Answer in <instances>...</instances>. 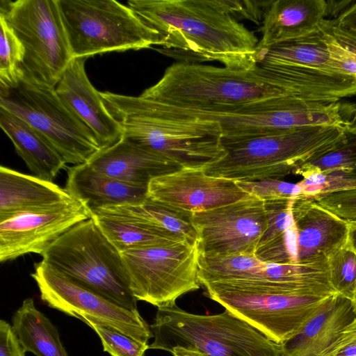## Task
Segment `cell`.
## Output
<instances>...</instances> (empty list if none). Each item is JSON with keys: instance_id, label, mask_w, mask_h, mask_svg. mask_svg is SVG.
I'll return each mask as SVG.
<instances>
[{"instance_id": "cell-39", "label": "cell", "mask_w": 356, "mask_h": 356, "mask_svg": "<svg viewBox=\"0 0 356 356\" xmlns=\"http://www.w3.org/2000/svg\"><path fill=\"white\" fill-rule=\"evenodd\" d=\"M24 350L13 326L0 321V356H25Z\"/></svg>"}, {"instance_id": "cell-27", "label": "cell", "mask_w": 356, "mask_h": 356, "mask_svg": "<svg viewBox=\"0 0 356 356\" xmlns=\"http://www.w3.org/2000/svg\"><path fill=\"white\" fill-rule=\"evenodd\" d=\"M98 210L128 214L163 227L192 243H197V234L191 220L192 213L149 197L138 204L108 206Z\"/></svg>"}, {"instance_id": "cell-18", "label": "cell", "mask_w": 356, "mask_h": 356, "mask_svg": "<svg viewBox=\"0 0 356 356\" xmlns=\"http://www.w3.org/2000/svg\"><path fill=\"white\" fill-rule=\"evenodd\" d=\"M87 58H73L55 87L63 103L95 136L101 149L122 137L118 121L111 115L86 72Z\"/></svg>"}, {"instance_id": "cell-32", "label": "cell", "mask_w": 356, "mask_h": 356, "mask_svg": "<svg viewBox=\"0 0 356 356\" xmlns=\"http://www.w3.org/2000/svg\"><path fill=\"white\" fill-rule=\"evenodd\" d=\"M339 169L356 170V134L347 131V138L343 143L305 163L296 175Z\"/></svg>"}, {"instance_id": "cell-7", "label": "cell", "mask_w": 356, "mask_h": 356, "mask_svg": "<svg viewBox=\"0 0 356 356\" xmlns=\"http://www.w3.org/2000/svg\"><path fill=\"white\" fill-rule=\"evenodd\" d=\"M41 257L48 266L122 307L138 309L137 300L129 289L128 276L121 253L106 238L92 218L62 234Z\"/></svg>"}, {"instance_id": "cell-21", "label": "cell", "mask_w": 356, "mask_h": 356, "mask_svg": "<svg viewBox=\"0 0 356 356\" xmlns=\"http://www.w3.org/2000/svg\"><path fill=\"white\" fill-rule=\"evenodd\" d=\"M327 15L325 0L270 1L261 22V37L257 49L309 35Z\"/></svg>"}, {"instance_id": "cell-10", "label": "cell", "mask_w": 356, "mask_h": 356, "mask_svg": "<svg viewBox=\"0 0 356 356\" xmlns=\"http://www.w3.org/2000/svg\"><path fill=\"white\" fill-rule=\"evenodd\" d=\"M0 107L36 129L66 164L86 163L101 149L93 133L63 103L54 87L21 77L13 86H0Z\"/></svg>"}, {"instance_id": "cell-37", "label": "cell", "mask_w": 356, "mask_h": 356, "mask_svg": "<svg viewBox=\"0 0 356 356\" xmlns=\"http://www.w3.org/2000/svg\"><path fill=\"white\" fill-rule=\"evenodd\" d=\"M270 1H220L222 7L238 20L245 18L255 23L262 21Z\"/></svg>"}, {"instance_id": "cell-3", "label": "cell", "mask_w": 356, "mask_h": 356, "mask_svg": "<svg viewBox=\"0 0 356 356\" xmlns=\"http://www.w3.org/2000/svg\"><path fill=\"white\" fill-rule=\"evenodd\" d=\"M140 96L177 108L227 115L293 95L257 66L243 70L180 61L169 66Z\"/></svg>"}, {"instance_id": "cell-13", "label": "cell", "mask_w": 356, "mask_h": 356, "mask_svg": "<svg viewBox=\"0 0 356 356\" xmlns=\"http://www.w3.org/2000/svg\"><path fill=\"white\" fill-rule=\"evenodd\" d=\"M31 276L49 307L70 316L92 319L143 344L153 332L138 309H129L40 261Z\"/></svg>"}, {"instance_id": "cell-17", "label": "cell", "mask_w": 356, "mask_h": 356, "mask_svg": "<svg viewBox=\"0 0 356 356\" xmlns=\"http://www.w3.org/2000/svg\"><path fill=\"white\" fill-rule=\"evenodd\" d=\"M147 197L189 213L210 210L253 195L236 181L207 175L202 168H182L152 179Z\"/></svg>"}, {"instance_id": "cell-23", "label": "cell", "mask_w": 356, "mask_h": 356, "mask_svg": "<svg viewBox=\"0 0 356 356\" xmlns=\"http://www.w3.org/2000/svg\"><path fill=\"white\" fill-rule=\"evenodd\" d=\"M72 198L65 188L53 181L0 167V222Z\"/></svg>"}, {"instance_id": "cell-11", "label": "cell", "mask_w": 356, "mask_h": 356, "mask_svg": "<svg viewBox=\"0 0 356 356\" xmlns=\"http://www.w3.org/2000/svg\"><path fill=\"white\" fill-rule=\"evenodd\" d=\"M120 253L129 289L137 300L172 307L179 297L200 288L197 243L170 242Z\"/></svg>"}, {"instance_id": "cell-26", "label": "cell", "mask_w": 356, "mask_h": 356, "mask_svg": "<svg viewBox=\"0 0 356 356\" xmlns=\"http://www.w3.org/2000/svg\"><path fill=\"white\" fill-rule=\"evenodd\" d=\"M12 326L24 350L36 356H68L59 332L51 321L25 299L12 318Z\"/></svg>"}, {"instance_id": "cell-9", "label": "cell", "mask_w": 356, "mask_h": 356, "mask_svg": "<svg viewBox=\"0 0 356 356\" xmlns=\"http://www.w3.org/2000/svg\"><path fill=\"white\" fill-rule=\"evenodd\" d=\"M0 15L24 46L22 78L55 88L73 58L58 0H1Z\"/></svg>"}, {"instance_id": "cell-6", "label": "cell", "mask_w": 356, "mask_h": 356, "mask_svg": "<svg viewBox=\"0 0 356 356\" xmlns=\"http://www.w3.org/2000/svg\"><path fill=\"white\" fill-rule=\"evenodd\" d=\"M256 66L287 92L332 104L356 95V79L332 60L318 30L302 38L256 49Z\"/></svg>"}, {"instance_id": "cell-41", "label": "cell", "mask_w": 356, "mask_h": 356, "mask_svg": "<svg viewBox=\"0 0 356 356\" xmlns=\"http://www.w3.org/2000/svg\"><path fill=\"white\" fill-rule=\"evenodd\" d=\"M347 236L345 247L356 254V220L347 221Z\"/></svg>"}, {"instance_id": "cell-12", "label": "cell", "mask_w": 356, "mask_h": 356, "mask_svg": "<svg viewBox=\"0 0 356 356\" xmlns=\"http://www.w3.org/2000/svg\"><path fill=\"white\" fill-rule=\"evenodd\" d=\"M202 286L205 296L278 344L294 336L330 296L238 289L219 283Z\"/></svg>"}, {"instance_id": "cell-8", "label": "cell", "mask_w": 356, "mask_h": 356, "mask_svg": "<svg viewBox=\"0 0 356 356\" xmlns=\"http://www.w3.org/2000/svg\"><path fill=\"white\" fill-rule=\"evenodd\" d=\"M73 58L160 46L159 33L114 0H58Z\"/></svg>"}, {"instance_id": "cell-35", "label": "cell", "mask_w": 356, "mask_h": 356, "mask_svg": "<svg viewBox=\"0 0 356 356\" xmlns=\"http://www.w3.org/2000/svg\"><path fill=\"white\" fill-rule=\"evenodd\" d=\"M244 191L264 201L275 199H290L302 195L298 183L275 179L252 181H236Z\"/></svg>"}, {"instance_id": "cell-36", "label": "cell", "mask_w": 356, "mask_h": 356, "mask_svg": "<svg viewBox=\"0 0 356 356\" xmlns=\"http://www.w3.org/2000/svg\"><path fill=\"white\" fill-rule=\"evenodd\" d=\"M313 199L323 208L346 220H356V188L316 195Z\"/></svg>"}, {"instance_id": "cell-15", "label": "cell", "mask_w": 356, "mask_h": 356, "mask_svg": "<svg viewBox=\"0 0 356 356\" xmlns=\"http://www.w3.org/2000/svg\"><path fill=\"white\" fill-rule=\"evenodd\" d=\"M291 211L292 224L272 243L280 264L327 261L334 251L345 246L347 221L321 207L312 197H295Z\"/></svg>"}, {"instance_id": "cell-42", "label": "cell", "mask_w": 356, "mask_h": 356, "mask_svg": "<svg viewBox=\"0 0 356 356\" xmlns=\"http://www.w3.org/2000/svg\"><path fill=\"white\" fill-rule=\"evenodd\" d=\"M172 356H208L202 351L192 347L175 346L170 352Z\"/></svg>"}, {"instance_id": "cell-19", "label": "cell", "mask_w": 356, "mask_h": 356, "mask_svg": "<svg viewBox=\"0 0 356 356\" xmlns=\"http://www.w3.org/2000/svg\"><path fill=\"white\" fill-rule=\"evenodd\" d=\"M86 163L110 177L145 188L154 178L183 168L168 157L122 137L99 149Z\"/></svg>"}, {"instance_id": "cell-43", "label": "cell", "mask_w": 356, "mask_h": 356, "mask_svg": "<svg viewBox=\"0 0 356 356\" xmlns=\"http://www.w3.org/2000/svg\"><path fill=\"white\" fill-rule=\"evenodd\" d=\"M352 302H353L354 309H355V314H356V292H355V294L354 299H353V300Z\"/></svg>"}, {"instance_id": "cell-1", "label": "cell", "mask_w": 356, "mask_h": 356, "mask_svg": "<svg viewBox=\"0 0 356 356\" xmlns=\"http://www.w3.org/2000/svg\"><path fill=\"white\" fill-rule=\"evenodd\" d=\"M127 4L159 33L163 50L231 68L256 67L259 39L220 1L129 0Z\"/></svg>"}, {"instance_id": "cell-34", "label": "cell", "mask_w": 356, "mask_h": 356, "mask_svg": "<svg viewBox=\"0 0 356 356\" xmlns=\"http://www.w3.org/2000/svg\"><path fill=\"white\" fill-rule=\"evenodd\" d=\"M294 198L264 201L266 227L257 248L280 237L292 224L291 207Z\"/></svg>"}, {"instance_id": "cell-16", "label": "cell", "mask_w": 356, "mask_h": 356, "mask_svg": "<svg viewBox=\"0 0 356 356\" xmlns=\"http://www.w3.org/2000/svg\"><path fill=\"white\" fill-rule=\"evenodd\" d=\"M90 218V212L72 198L1 221L0 261L30 253L41 255L62 234Z\"/></svg>"}, {"instance_id": "cell-5", "label": "cell", "mask_w": 356, "mask_h": 356, "mask_svg": "<svg viewBox=\"0 0 356 356\" xmlns=\"http://www.w3.org/2000/svg\"><path fill=\"white\" fill-rule=\"evenodd\" d=\"M149 349L170 352L175 346L195 348L208 356H284L281 344L229 311L200 315L177 305L158 307L150 325Z\"/></svg>"}, {"instance_id": "cell-22", "label": "cell", "mask_w": 356, "mask_h": 356, "mask_svg": "<svg viewBox=\"0 0 356 356\" xmlns=\"http://www.w3.org/2000/svg\"><path fill=\"white\" fill-rule=\"evenodd\" d=\"M67 170L65 188L90 213L108 206L138 204L147 197V188L110 177L86 162Z\"/></svg>"}, {"instance_id": "cell-38", "label": "cell", "mask_w": 356, "mask_h": 356, "mask_svg": "<svg viewBox=\"0 0 356 356\" xmlns=\"http://www.w3.org/2000/svg\"><path fill=\"white\" fill-rule=\"evenodd\" d=\"M325 356H356V318L344 327Z\"/></svg>"}, {"instance_id": "cell-33", "label": "cell", "mask_w": 356, "mask_h": 356, "mask_svg": "<svg viewBox=\"0 0 356 356\" xmlns=\"http://www.w3.org/2000/svg\"><path fill=\"white\" fill-rule=\"evenodd\" d=\"M90 327L99 336L104 351L111 356H144L149 344L138 342L117 330L81 316L79 318Z\"/></svg>"}, {"instance_id": "cell-25", "label": "cell", "mask_w": 356, "mask_h": 356, "mask_svg": "<svg viewBox=\"0 0 356 356\" xmlns=\"http://www.w3.org/2000/svg\"><path fill=\"white\" fill-rule=\"evenodd\" d=\"M91 218L120 252L165 243L189 242L163 227L128 214L97 210L91 213Z\"/></svg>"}, {"instance_id": "cell-40", "label": "cell", "mask_w": 356, "mask_h": 356, "mask_svg": "<svg viewBox=\"0 0 356 356\" xmlns=\"http://www.w3.org/2000/svg\"><path fill=\"white\" fill-rule=\"evenodd\" d=\"M340 113L346 131L356 134V104L341 103Z\"/></svg>"}, {"instance_id": "cell-2", "label": "cell", "mask_w": 356, "mask_h": 356, "mask_svg": "<svg viewBox=\"0 0 356 356\" xmlns=\"http://www.w3.org/2000/svg\"><path fill=\"white\" fill-rule=\"evenodd\" d=\"M118 121L122 138L172 160L183 168H202L222 159L225 150L216 121L138 97L101 92Z\"/></svg>"}, {"instance_id": "cell-4", "label": "cell", "mask_w": 356, "mask_h": 356, "mask_svg": "<svg viewBox=\"0 0 356 356\" xmlns=\"http://www.w3.org/2000/svg\"><path fill=\"white\" fill-rule=\"evenodd\" d=\"M347 138L343 125L302 127L254 138L224 142L225 156L204 170L235 181L280 179Z\"/></svg>"}, {"instance_id": "cell-24", "label": "cell", "mask_w": 356, "mask_h": 356, "mask_svg": "<svg viewBox=\"0 0 356 356\" xmlns=\"http://www.w3.org/2000/svg\"><path fill=\"white\" fill-rule=\"evenodd\" d=\"M0 126L35 176L53 181L65 166L66 163L42 134L22 118L1 107Z\"/></svg>"}, {"instance_id": "cell-20", "label": "cell", "mask_w": 356, "mask_h": 356, "mask_svg": "<svg viewBox=\"0 0 356 356\" xmlns=\"http://www.w3.org/2000/svg\"><path fill=\"white\" fill-rule=\"evenodd\" d=\"M355 318L351 300L338 293L330 296L294 336L281 344L284 356H325Z\"/></svg>"}, {"instance_id": "cell-14", "label": "cell", "mask_w": 356, "mask_h": 356, "mask_svg": "<svg viewBox=\"0 0 356 356\" xmlns=\"http://www.w3.org/2000/svg\"><path fill=\"white\" fill-rule=\"evenodd\" d=\"M200 255L254 254L266 227L264 201L254 196L191 213Z\"/></svg>"}, {"instance_id": "cell-31", "label": "cell", "mask_w": 356, "mask_h": 356, "mask_svg": "<svg viewBox=\"0 0 356 356\" xmlns=\"http://www.w3.org/2000/svg\"><path fill=\"white\" fill-rule=\"evenodd\" d=\"M327 264L334 291L353 301L356 292V254L343 246L328 257Z\"/></svg>"}, {"instance_id": "cell-28", "label": "cell", "mask_w": 356, "mask_h": 356, "mask_svg": "<svg viewBox=\"0 0 356 356\" xmlns=\"http://www.w3.org/2000/svg\"><path fill=\"white\" fill-rule=\"evenodd\" d=\"M317 30L333 62L356 79V27L336 18H325Z\"/></svg>"}, {"instance_id": "cell-29", "label": "cell", "mask_w": 356, "mask_h": 356, "mask_svg": "<svg viewBox=\"0 0 356 356\" xmlns=\"http://www.w3.org/2000/svg\"><path fill=\"white\" fill-rule=\"evenodd\" d=\"M0 86L15 85L22 77L24 46L4 17L0 15Z\"/></svg>"}, {"instance_id": "cell-30", "label": "cell", "mask_w": 356, "mask_h": 356, "mask_svg": "<svg viewBox=\"0 0 356 356\" xmlns=\"http://www.w3.org/2000/svg\"><path fill=\"white\" fill-rule=\"evenodd\" d=\"M298 182L302 196L314 197L332 192L356 188V170H332L321 172H309Z\"/></svg>"}]
</instances>
